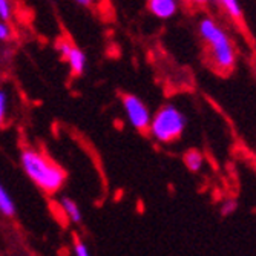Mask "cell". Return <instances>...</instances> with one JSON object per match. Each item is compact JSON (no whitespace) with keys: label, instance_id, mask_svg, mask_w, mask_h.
<instances>
[{"label":"cell","instance_id":"6da1fadb","mask_svg":"<svg viewBox=\"0 0 256 256\" xmlns=\"http://www.w3.org/2000/svg\"><path fill=\"white\" fill-rule=\"evenodd\" d=\"M198 31L206 44L208 63L215 68V71L228 74L236 62L235 46L228 34L210 17L200 20Z\"/></svg>","mask_w":256,"mask_h":256},{"label":"cell","instance_id":"7a4b0ae2","mask_svg":"<svg viewBox=\"0 0 256 256\" xmlns=\"http://www.w3.org/2000/svg\"><path fill=\"white\" fill-rule=\"evenodd\" d=\"M20 164L28 178L46 194L58 192V189L64 184V170L36 149H23L20 154Z\"/></svg>","mask_w":256,"mask_h":256},{"label":"cell","instance_id":"3957f363","mask_svg":"<svg viewBox=\"0 0 256 256\" xmlns=\"http://www.w3.org/2000/svg\"><path fill=\"white\" fill-rule=\"evenodd\" d=\"M186 129L184 114L174 104H166L152 115L149 134L155 142L161 144H169L181 138Z\"/></svg>","mask_w":256,"mask_h":256},{"label":"cell","instance_id":"277c9868","mask_svg":"<svg viewBox=\"0 0 256 256\" xmlns=\"http://www.w3.org/2000/svg\"><path fill=\"white\" fill-rule=\"evenodd\" d=\"M122 102H123L126 118L132 124V128L136 129L138 132H149L152 115L149 108L144 104V102L134 94H124Z\"/></svg>","mask_w":256,"mask_h":256},{"label":"cell","instance_id":"5b68a950","mask_svg":"<svg viewBox=\"0 0 256 256\" xmlns=\"http://www.w3.org/2000/svg\"><path fill=\"white\" fill-rule=\"evenodd\" d=\"M56 48L62 54V57L68 62L69 69H71V72L74 76H82L84 72L88 60H86V54L82 50H78L77 46L71 44V42L63 38L57 42Z\"/></svg>","mask_w":256,"mask_h":256},{"label":"cell","instance_id":"8992f818","mask_svg":"<svg viewBox=\"0 0 256 256\" xmlns=\"http://www.w3.org/2000/svg\"><path fill=\"white\" fill-rule=\"evenodd\" d=\"M178 0H148V10L160 20H169L178 12Z\"/></svg>","mask_w":256,"mask_h":256},{"label":"cell","instance_id":"52a82bcc","mask_svg":"<svg viewBox=\"0 0 256 256\" xmlns=\"http://www.w3.org/2000/svg\"><path fill=\"white\" fill-rule=\"evenodd\" d=\"M60 208H62V212L64 214V216L68 218L69 222H72V224H80L83 216H82V210H80V207L77 206V202L71 198H68V196H63L60 200Z\"/></svg>","mask_w":256,"mask_h":256},{"label":"cell","instance_id":"ba28073f","mask_svg":"<svg viewBox=\"0 0 256 256\" xmlns=\"http://www.w3.org/2000/svg\"><path fill=\"white\" fill-rule=\"evenodd\" d=\"M216 2L232 20H235V22L242 20V8H241L240 0H216Z\"/></svg>","mask_w":256,"mask_h":256},{"label":"cell","instance_id":"9c48e42d","mask_svg":"<svg viewBox=\"0 0 256 256\" xmlns=\"http://www.w3.org/2000/svg\"><path fill=\"white\" fill-rule=\"evenodd\" d=\"M184 162L190 172H200L204 164V155L198 149H189L184 154Z\"/></svg>","mask_w":256,"mask_h":256},{"label":"cell","instance_id":"30bf717a","mask_svg":"<svg viewBox=\"0 0 256 256\" xmlns=\"http://www.w3.org/2000/svg\"><path fill=\"white\" fill-rule=\"evenodd\" d=\"M0 212L5 216H14L16 215V204L11 195L6 192L5 188H0Z\"/></svg>","mask_w":256,"mask_h":256},{"label":"cell","instance_id":"8fae6325","mask_svg":"<svg viewBox=\"0 0 256 256\" xmlns=\"http://www.w3.org/2000/svg\"><path fill=\"white\" fill-rule=\"evenodd\" d=\"M11 18V2L10 0H0V20L8 22Z\"/></svg>","mask_w":256,"mask_h":256},{"label":"cell","instance_id":"7c38bea8","mask_svg":"<svg viewBox=\"0 0 256 256\" xmlns=\"http://www.w3.org/2000/svg\"><path fill=\"white\" fill-rule=\"evenodd\" d=\"M72 253L77 254V256H88L89 254V250H88V246L83 241L76 240V242L72 246Z\"/></svg>","mask_w":256,"mask_h":256},{"label":"cell","instance_id":"4fadbf2b","mask_svg":"<svg viewBox=\"0 0 256 256\" xmlns=\"http://www.w3.org/2000/svg\"><path fill=\"white\" fill-rule=\"evenodd\" d=\"M236 210V201L235 200H226L221 206V212L222 215H230V214H234Z\"/></svg>","mask_w":256,"mask_h":256},{"label":"cell","instance_id":"5bb4252c","mask_svg":"<svg viewBox=\"0 0 256 256\" xmlns=\"http://www.w3.org/2000/svg\"><path fill=\"white\" fill-rule=\"evenodd\" d=\"M6 104H8V94L6 90H0V118L5 120L6 117Z\"/></svg>","mask_w":256,"mask_h":256},{"label":"cell","instance_id":"9a60e30c","mask_svg":"<svg viewBox=\"0 0 256 256\" xmlns=\"http://www.w3.org/2000/svg\"><path fill=\"white\" fill-rule=\"evenodd\" d=\"M10 37H11V28L5 20H2L0 22V40L6 42Z\"/></svg>","mask_w":256,"mask_h":256},{"label":"cell","instance_id":"2e32d148","mask_svg":"<svg viewBox=\"0 0 256 256\" xmlns=\"http://www.w3.org/2000/svg\"><path fill=\"white\" fill-rule=\"evenodd\" d=\"M182 2L190 8H204L210 4V0H182Z\"/></svg>","mask_w":256,"mask_h":256},{"label":"cell","instance_id":"e0dca14e","mask_svg":"<svg viewBox=\"0 0 256 256\" xmlns=\"http://www.w3.org/2000/svg\"><path fill=\"white\" fill-rule=\"evenodd\" d=\"M76 2L80 4V5H83V6H89L92 4V0H76Z\"/></svg>","mask_w":256,"mask_h":256}]
</instances>
